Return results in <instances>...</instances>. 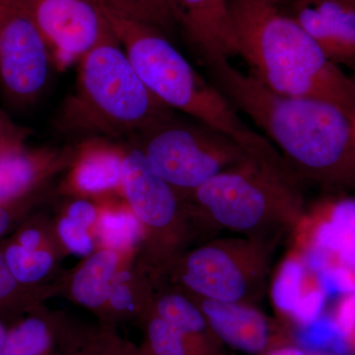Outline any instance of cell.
I'll return each mask as SVG.
<instances>
[{
  "label": "cell",
  "instance_id": "19",
  "mask_svg": "<svg viewBox=\"0 0 355 355\" xmlns=\"http://www.w3.org/2000/svg\"><path fill=\"white\" fill-rule=\"evenodd\" d=\"M151 310L205 349L224 352L222 343L214 335L202 311L189 294L168 284H156Z\"/></svg>",
  "mask_w": 355,
  "mask_h": 355
},
{
  "label": "cell",
  "instance_id": "2",
  "mask_svg": "<svg viewBox=\"0 0 355 355\" xmlns=\"http://www.w3.org/2000/svg\"><path fill=\"white\" fill-rule=\"evenodd\" d=\"M92 1L137 76L163 104L224 133L253 157L286 167L275 147L247 125L237 110L209 79L198 73L164 33L119 13L104 0Z\"/></svg>",
  "mask_w": 355,
  "mask_h": 355
},
{
  "label": "cell",
  "instance_id": "30",
  "mask_svg": "<svg viewBox=\"0 0 355 355\" xmlns=\"http://www.w3.org/2000/svg\"><path fill=\"white\" fill-rule=\"evenodd\" d=\"M55 231L67 254L86 258L98 249L94 236L87 229L77 225L64 214H60L55 221Z\"/></svg>",
  "mask_w": 355,
  "mask_h": 355
},
{
  "label": "cell",
  "instance_id": "15",
  "mask_svg": "<svg viewBox=\"0 0 355 355\" xmlns=\"http://www.w3.org/2000/svg\"><path fill=\"white\" fill-rule=\"evenodd\" d=\"M81 141L76 144V156L58 189L60 193L87 198L121 193L123 146L104 139Z\"/></svg>",
  "mask_w": 355,
  "mask_h": 355
},
{
  "label": "cell",
  "instance_id": "12",
  "mask_svg": "<svg viewBox=\"0 0 355 355\" xmlns=\"http://www.w3.org/2000/svg\"><path fill=\"white\" fill-rule=\"evenodd\" d=\"M280 9L331 62L355 72V0H291Z\"/></svg>",
  "mask_w": 355,
  "mask_h": 355
},
{
  "label": "cell",
  "instance_id": "4",
  "mask_svg": "<svg viewBox=\"0 0 355 355\" xmlns=\"http://www.w3.org/2000/svg\"><path fill=\"white\" fill-rule=\"evenodd\" d=\"M148 90L112 37L80 60L76 85L53 120L55 132L81 140H128L174 113Z\"/></svg>",
  "mask_w": 355,
  "mask_h": 355
},
{
  "label": "cell",
  "instance_id": "11",
  "mask_svg": "<svg viewBox=\"0 0 355 355\" xmlns=\"http://www.w3.org/2000/svg\"><path fill=\"white\" fill-rule=\"evenodd\" d=\"M177 26L202 65L239 55L229 0H175Z\"/></svg>",
  "mask_w": 355,
  "mask_h": 355
},
{
  "label": "cell",
  "instance_id": "31",
  "mask_svg": "<svg viewBox=\"0 0 355 355\" xmlns=\"http://www.w3.org/2000/svg\"><path fill=\"white\" fill-rule=\"evenodd\" d=\"M315 275L326 296L355 293V268L335 263Z\"/></svg>",
  "mask_w": 355,
  "mask_h": 355
},
{
  "label": "cell",
  "instance_id": "10",
  "mask_svg": "<svg viewBox=\"0 0 355 355\" xmlns=\"http://www.w3.org/2000/svg\"><path fill=\"white\" fill-rule=\"evenodd\" d=\"M51 53L64 62L81 60L114 37L92 0H21Z\"/></svg>",
  "mask_w": 355,
  "mask_h": 355
},
{
  "label": "cell",
  "instance_id": "9",
  "mask_svg": "<svg viewBox=\"0 0 355 355\" xmlns=\"http://www.w3.org/2000/svg\"><path fill=\"white\" fill-rule=\"evenodd\" d=\"M53 53L21 0H0V84L7 102L28 107L46 90Z\"/></svg>",
  "mask_w": 355,
  "mask_h": 355
},
{
  "label": "cell",
  "instance_id": "13",
  "mask_svg": "<svg viewBox=\"0 0 355 355\" xmlns=\"http://www.w3.org/2000/svg\"><path fill=\"white\" fill-rule=\"evenodd\" d=\"M190 296L202 311L217 338L233 349L261 355L289 343L286 331L256 306Z\"/></svg>",
  "mask_w": 355,
  "mask_h": 355
},
{
  "label": "cell",
  "instance_id": "17",
  "mask_svg": "<svg viewBox=\"0 0 355 355\" xmlns=\"http://www.w3.org/2000/svg\"><path fill=\"white\" fill-rule=\"evenodd\" d=\"M154 291L153 277L137 256L128 259L114 277L98 321L116 329L123 324H139L153 305Z\"/></svg>",
  "mask_w": 355,
  "mask_h": 355
},
{
  "label": "cell",
  "instance_id": "22",
  "mask_svg": "<svg viewBox=\"0 0 355 355\" xmlns=\"http://www.w3.org/2000/svg\"><path fill=\"white\" fill-rule=\"evenodd\" d=\"M92 234L98 248H108L125 254H139L144 239L141 224L127 203L102 205Z\"/></svg>",
  "mask_w": 355,
  "mask_h": 355
},
{
  "label": "cell",
  "instance_id": "38",
  "mask_svg": "<svg viewBox=\"0 0 355 355\" xmlns=\"http://www.w3.org/2000/svg\"><path fill=\"white\" fill-rule=\"evenodd\" d=\"M125 355H149L141 349L139 345L130 342L125 338Z\"/></svg>",
  "mask_w": 355,
  "mask_h": 355
},
{
  "label": "cell",
  "instance_id": "18",
  "mask_svg": "<svg viewBox=\"0 0 355 355\" xmlns=\"http://www.w3.org/2000/svg\"><path fill=\"white\" fill-rule=\"evenodd\" d=\"M67 314L44 305L7 326L4 355H58Z\"/></svg>",
  "mask_w": 355,
  "mask_h": 355
},
{
  "label": "cell",
  "instance_id": "6",
  "mask_svg": "<svg viewBox=\"0 0 355 355\" xmlns=\"http://www.w3.org/2000/svg\"><path fill=\"white\" fill-rule=\"evenodd\" d=\"M277 240L221 238L187 250L154 284L196 297L254 305L265 295Z\"/></svg>",
  "mask_w": 355,
  "mask_h": 355
},
{
  "label": "cell",
  "instance_id": "33",
  "mask_svg": "<svg viewBox=\"0 0 355 355\" xmlns=\"http://www.w3.org/2000/svg\"><path fill=\"white\" fill-rule=\"evenodd\" d=\"M101 209L102 205L90 202L87 198H74L71 202L64 205L60 214L92 233L99 219Z\"/></svg>",
  "mask_w": 355,
  "mask_h": 355
},
{
  "label": "cell",
  "instance_id": "1",
  "mask_svg": "<svg viewBox=\"0 0 355 355\" xmlns=\"http://www.w3.org/2000/svg\"><path fill=\"white\" fill-rule=\"evenodd\" d=\"M203 69L238 113L272 140L299 181L355 182V128L345 110L324 100L275 92L229 60Z\"/></svg>",
  "mask_w": 355,
  "mask_h": 355
},
{
  "label": "cell",
  "instance_id": "5",
  "mask_svg": "<svg viewBox=\"0 0 355 355\" xmlns=\"http://www.w3.org/2000/svg\"><path fill=\"white\" fill-rule=\"evenodd\" d=\"M187 200L198 233L227 230L279 241L304 218L297 177L254 157L214 177Z\"/></svg>",
  "mask_w": 355,
  "mask_h": 355
},
{
  "label": "cell",
  "instance_id": "21",
  "mask_svg": "<svg viewBox=\"0 0 355 355\" xmlns=\"http://www.w3.org/2000/svg\"><path fill=\"white\" fill-rule=\"evenodd\" d=\"M58 355H125V338L114 327L83 323L69 316Z\"/></svg>",
  "mask_w": 355,
  "mask_h": 355
},
{
  "label": "cell",
  "instance_id": "36",
  "mask_svg": "<svg viewBox=\"0 0 355 355\" xmlns=\"http://www.w3.org/2000/svg\"><path fill=\"white\" fill-rule=\"evenodd\" d=\"M336 263L355 268V238L349 240L336 256Z\"/></svg>",
  "mask_w": 355,
  "mask_h": 355
},
{
  "label": "cell",
  "instance_id": "35",
  "mask_svg": "<svg viewBox=\"0 0 355 355\" xmlns=\"http://www.w3.org/2000/svg\"><path fill=\"white\" fill-rule=\"evenodd\" d=\"M336 323L349 340L355 331V293L347 294L338 306Z\"/></svg>",
  "mask_w": 355,
  "mask_h": 355
},
{
  "label": "cell",
  "instance_id": "25",
  "mask_svg": "<svg viewBox=\"0 0 355 355\" xmlns=\"http://www.w3.org/2000/svg\"><path fill=\"white\" fill-rule=\"evenodd\" d=\"M310 270L305 265L302 254L296 252L282 263L275 275L272 286V300L275 308L291 320L308 292L319 286L318 277H309Z\"/></svg>",
  "mask_w": 355,
  "mask_h": 355
},
{
  "label": "cell",
  "instance_id": "14",
  "mask_svg": "<svg viewBox=\"0 0 355 355\" xmlns=\"http://www.w3.org/2000/svg\"><path fill=\"white\" fill-rule=\"evenodd\" d=\"M76 153V146H24L0 158V205L51 184L69 170Z\"/></svg>",
  "mask_w": 355,
  "mask_h": 355
},
{
  "label": "cell",
  "instance_id": "26",
  "mask_svg": "<svg viewBox=\"0 0 355 355\" xmlns=\"http://www.w3.org/2000/svg\"><path fill=\"white\" fill-rule=\"evenodd\" d=\"M119 13L155 28L166 36L178 29L175 0H104Z\"/></svg>",
  "mask_w": 355,
  "mask_h": 355
},
{
  "label": "cell",
  "instance_id": "42",
  "mask_svg": "<svg viewBox=\"0 0 355 355\" xmlns=\"http://www.w3.org/2000/svg\"></svg>",
  "mask_w": 355,
  "mask_h": 355
},
{
  "label": "cell",
  "instance_id": "41",
  "mask_svg": "<svg viewBox=\"0 0 355 355\" xmlns=\"http://www.w3.org/2000/svg\"><path fill=\"white\" fill-rule=\"evenodd\" d=\"M352 123H354V128H355V114H354V116H352Z\"/></svg>",
  "mask_w": 355,
  "mask_h": 355
},
{
  "label": "cell",
  "instance_id": "20",
  "mask_svg": "<svg viewBox=\"0 0 355 355\" xmlns=\"http://www.w3.org/2000/svg\"><path fill=\"white\" fill-rule=\"evenodd\" d=\"M0 253L16 279L27 286H46L60 277L67 254L55 250H29L10 239L0 242Z\"/></svg>",
  "mask_w": 355,
  "mask_h": 355
},
{
  "label": "cell",
  "instance_id": "28",
  "mask_svg": "<svg viewBox=\"0 0 355 355\" xmlns=\"http://www.w3.org/2000/svg\"><path fill=\"white\" fill-rule=\"evenodd\" d=\"M9 239L25 249L55 250L67 254L58 239L55 221L41 210H36L26 217Z\"/></svg>",
  "mask_w": 355,
  "mask_h": 355
},
{
  "label": "cell",
  "instance_id": "3",
  "mask_svg": "<svg viewBox=\"0 0 355 355\" xmlns=\"http://www.w3.org/2000/svg\"><path fill=\"white\" fill-rule=\"evenodd\" d=\"M239 57L275 92L315 98L355 114V79L331 62L309 35L279 7L229 0Z\"/></svg>",
  "mask_w": 355,
  "mask_h": 355
},
{
  "label": "cell",
  "instance_id": "37",
  "mask_svg": "<svg viewBox=\"0 0 355 355\" xmlns=\"http://www.w3.org/2000/svg\"><path fill=\"white\" fill-rule=\"evenodd\" d=\"M261 355H318V354H310L306 350L300 349L296 345H280V347H275V349L268 350L266 354Z\"/></svg>",
  "mask_w": 355,
  "mask_h": 355
},
{
  "label": "cell",
  "instance_id": "32",
  "mask_svg": "<svg viewBox=\"0 0 355 355\" xmlns=\"http://www.w3.org/2000/svg\"><path fill=\"white\" fill-rule=\"evenodd\" d=\"M32 135V130L17 125L0 111V158L26 146V141Z\"/></svg>",
  "mask_w": 355,
  "mask_h": 355
},
{
  "label": "cell",
  "instance_id": "34",
  "mask_svg": "<svg viewBox=\"0 0 355 355\" xmlns=\"http://www.w3.org/2000/svg\"><path fill=\"white\" fill-rule=\"evenodd\" d=\"M329 219L347 234L355 236V200H343L335 203L330 210Z\"/></svg>",
  "mask_w": 355,
  "mask_h": 355
},
{
  "label": "cell",
  "instance_id": "8",
  "mask_svg": "<svg viewBox=\"0 0 355 355\" xmlns=\"http://www.w3.org/2000/svg\"><path fill=\"white\" fill-rule=\"evenodd\" d=\"M154 170L186 200L221 173L253 157L235 140L198 121L174 113L128 140Z\"/></svg>",
  "mask_w": 355,
  "mask_h": 355
},
{
  "label": "cell",
  "instance_id": "16",
  "mask_svg": "<svg viewBox=\"0 0 355 355\" xmlns=\"http://www.w3.org/2000/svg\"><path fill=\"white\" fill-rule=\"evenodd\" d=\"M135 256L137 254L98 248L72 270L60 273L55 280L57 297L67 298L99 317L108 299L114 277L121 266Z\"/></svg>",
  "mask_w": 355,
  "mask_h": 355
},
{
  "label": "cell",
  "instance_id": "27",
  "mask_svg": "<svg viewBox=\"0 0 355 355\" xmlns=\"http://www.w3.org/2000/svg\"><path fill=\"white\" fill-rule=\"evenodd\" d=\"M298 342L306 352L331 355H349L350 343L333 318L320 317L308 326L302 327Z\"/></svg>",
  "mask_w": 355,
  "mask_h": 355
},
{
  "label": "cell",
  "instance_id": "7",
  "mask_svg": "<svg viewBox=\"0 0 355 355\" xmlns=\"http://www.w3.org/2000/svg\"><path fill=\"white\" fill-rule=\"evenodd\" d=\"M123 146L121 193L144 231L137 260L153 280L190 249L198 230L188 200L154 170L141 149Z\"/></svg>",
  "mask_w": 355,
  "mask_h": 355
},
{
  "label": "cell",
  "instance_id": "24",
  "mask_svg": "<svg viewBox=\"0 0 355 355\" xmlns=\"http://www.w3.org/2000/svg\"><path fill=\"white\" fill-rule=\"evenodd\" d=\"M53 297H57L55 282L46 286H24L14 277L0 253V320L13 323Z\"/></svg>",
  "mask_w": 355,
  "mask_h": 355
},
{
  "label": "cell",
  "instance_id": "29",
  "mask_svg": "<svg viewBox=\"0 0 355 355\" xmlns=\"http://www.w3.org/2000/svg\"><path fill=\"white\" fill-rule=\"evenodd\" d=\"M53 193L51 184L13 202L0 205V239L11 231L13 232L26 217L51 198Z\"/></svg>",
  "mask_w": 355,
  "mask_h": 355
},
{
  "label": "cell",
  "instance_id": "23",
  "mask_svg": "<svg viewBox=\"0 0 355 355\" xmlns=\"http://www.w3.org/2000/svg\"><path fill=\"white\" fill-rule=\"evenodd\" d=\"M144 331L141 349L149 355H226L205 349L149 309L139 321Z\"/></svg>",
  "mask_w": 355,
  "mask_h": 355
},
{
  "label": "cell",
  "instance_id": "39",
  "mask_svg": "<svg viewBox=\"0 0 355 355\" xmlns=\"http://www.w3.org/2000/svg\"><path fill=\"white\" fill-rule=\"evenodd\" d=\"M7 326L2 320H0V355H4V345H6Z\"/></svg>",
  "mask_w": 355,
  "mask_h": 355
},
{
  "label": "cell",
  "instance_id": "40",
  "mask_svg": "<svg viewBox=\"0 0 355 355\" xmlns=\"http://www.w3.org/2000/svg\"><path fill=\"white\" fill-rule=\"evenodd\" d=\"M254 1L261 2V3L282 8V6H286V4L288 3L291 0H254Z\"/></svg>",
  "mask_w": 355,
  "mask_h": 355
}]
</instances>
